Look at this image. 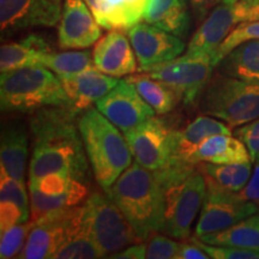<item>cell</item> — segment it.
<instances>
[{"instance_id":"cell-34","label":"cell","mask_w":259,"mask_h":259,"mask_svg":"<svg viewBox=\"0 0 259 259\" xmlns=\"http://www.w3.org/2000/svg\"><path fill=\"white\" fill-rule=\"evenodd\" d=\"M0 202H11L24 212L30 213L24 183L14 179L4 171H0Z\"/></svg>"},{"instance_id":"cell-25","label":"cell","mask_w":259,"mask_h":259,"mask_svg":"<svg viewBox=\"0 0 259 259\" xmlns=\"http://www.w3.org/2000/svg\"><path fill=\"white\" fill-rule=\"evenodd\" d=\"M216 69L226 76L259 85V40L236 46L220 60Z\"/></svg>"},{"instance_id":"cell-1","label":"cell","mask_w":259,"mask_h":259,"mask_svg":"<svg viewBox=\"0 0 259 259\" xmlns=\"http://www.w3.org/2000/svg\"><path fill=\"white\" fill-rule=\"evenodd\" d=\"M70 107H47L34 113L30 120L32 155L29 180L51 173H69L85 181L88 161L76 118Z\"/></svg>"},{"instance_id":"cell-6","label":"cell","mask_w":259,"mask_h":259,"mask_svg":"<svg viewBox=\"0 0 259 259\" xmlns=\"http://www.w3.org/2000/svg\"><path fill=\"white\" fill-rule=\"evenodd\" d=\"M197 106L202 114L236 128L259 119V85L216 71L200 93Z\"/></svg>"},{"instance_id":"cell-39","label":"cell","mask_w":259,"mask_h":259,"mask_svg":"<svg viewBox=\"0 0 259 259\" xmlns=\"http://www.w3.org/2000/svg\"><path fill=\"white\" fill-rule=\"evenodd\" d=\"M238 196L241 199L250 200L259 208V161L254 162V170L241 191H239Z\"/></svg>"},{"instance_id":"cell-29","label":"cell","mask_w":259,"mask_h":259,"mask_svg":"<svg viewBox=\"0 0 259 259\" xmlns=\"http://www.w3.org/2000/svg\"><path fill=\"white\" fill-rule=\"evenodd\" d=\"M103 257L99 247L87 232L82 220V206H77L76 213L67 229L66 238L54 259H95Z\"/></svg>"},{"instance_id":"cell-30","label":"cell","mask_w":259,"mask_h":259,"mask_svg":"<svg viewBox=\"0 0 259 259\" xmlns=\"http://www.w3.org/2000/svg\"><path fill=\"white\" fill-rule=\"evenodd\" d=\"M196 166L204 177L232 192H239L244 189L252 174L251 161L233 164L199 162Z\"/></svg>"},{"instance_id":"cell-28","label":"cell","mask_w":259,"mask_h":259,"mask_svg":"<svg viewBox=\"0 0 259 259\" xmlns=\"http://www.w3.org/2000/svg\"><path fill=\"white\" fill-rule=\"evenodd\" d=\"M126 79L135 84L141 96L151 106L157 115L169 114L176 109L179 102L183 101L179 92L173 87L158 79L151 78L145 73L141 72L135 76H130Z\"/></svg>"},{"instance_id":"cell-41","label":"cell","mask_w":259,"mask_h":259,"mask_svg":"<svg viewBox=\"0 0 259 259\" xmlns=\"http://www.w3.org/2000/svg\"><path fill=\"white\" fill-rule=\"evenodd\" d=\"M210 258L205 251H203L196 242L183 240L178 250L176 259H208Z\"/></svg>"},{"instance_id":"cell-19","label":"cell","mask_w":259,"mask_h":259,"mask_svg":"<svg viewBox=\"0 0 259 259\" xmlns=\"http://www.w3.org/2000/svg\"><path fill=\"white\" fill-rule=\"evenodd\" d=\"M124 30L113 29L99 38L93 51L97 70L112 77H122L138 71L134 47Z\"/></svg>"},{"instance_id":"cell-33","label":"cell","mask_w":259,"mask_h":259,"mask_svg":"<svg viewBox=\"0 0 259 259\" xmlns=\"http://www.w3.org/2000/svg\"><path fill=\"white\" fill-rule=\"evenodd\" d=\"M248 40H259V21L244 22L232 30L231 34L220 45L212 57L213 65H218L223 57L227 56L236 46Z\"/></svg>"},{"instance_id":"cell-21","label":"cell","mask_w":259,"mask_h":259,"mask_svg":"<svg viewBox=\"0 0 259 259\" xmlns=\"http://www.w3.org/2000/svg\"><path fill=\"white\" fill-rule=\"evenodd\" d=\"M150 0H90L97 23L107 30H128L141 22Z\"/></svg>"},{"instance_id":"cell-8","label":"cell","mask_w":259,"mask_h":259,"mask_svg":"<svg viewBox=\"0 0 259 259\" xmlns=\"http://www.w3.org/2000/svg\"><path fill=\"white\" fill-rule=\"evenodd\" d=\"M179 122L178 114L153 116L124 134L136 162L149 170H161L169 166Z\"/></svg>"},{"instance_id":"cell-20","label":"cell","mask_w":259,"mask_h":259,"mask_svg":"<svg viewBox=\"0 0 259 259\" xmlns=\"http://www.w3.org/2000/svg\"><path fill=\"white\" fill-rule=\"evenodd\" d=\"M232 127L210 115H199L174 135V147L169 164H191V157L205 139L216 135H232Z\"/></svg>"},{"instance_id":"cell-32","label":"cell","mask_w":259,"mask_h":259,"mask_svg":"<svg viewBox=\"0 0 259 259\" xmlns=\"http://www.w3.org/2000/svg\"><path fill=\"white\" fill-rule=\"evenodd\" d=\"M35 222L32 220L14 226L12 228L2 233L0 240V258L10 259L17 258L18 254L23 250L25 242Z\"/></svg>"},{"instance_id":"cell-42","label":"cell","mask_w":259,"mask_h":259,"mask_svg":"<svg viewBox=\"0 0 259 259\" xmlns=\"http://www.w3.org/2000/svg\"><path fill=\"white\" fill-rule=\"evenodd\" d=\"M108 258H119V259H143L147 258V245L142 242L130 245L124 250L116 252L114 254L108 255Z\"/></svg>"},{"instance_id":"cell-38","label":"cell","mask_w":259,"mask_h":259,"mask_svg":"<svg viewBox=\"0 0 259 259\" xmlns=\"http://www.w3.org/2000/svg\"><path fill=\"white\" fill-rule=\"evenodd\" d=\"M29 221V213L11 202H0V232Z\"/></svg>"},{"instance_id":"cell-3","label":"cell","mask_w":259,"mask_h":259,"mask_svg":"<svg viewBox=\"0 0 259 259\" xmlns=\"http://www.w3.org/2000/svg\"><path fill=\"white\" fill-rule=\"evenodd\" d=\"M78 128L94 178L107 193L132 164L127 142L119 128L93 107L78 116Z\"/></svg>"},{"instance_id":"cell-5","label":"cell","mask_w":259,"mask_h":259,"mask_svg":"<svg viewBox=\"0 0 259 259\" xmlns=\"http://www.w3.org/2000/svg\"><path fill=\"white\" fill-rule=\"evenodd\" d=\"M0 106L5 113L34 114L47 107H70L58 76L38 65L2 72Z\"/></svg>"},{"instance_id":"cell-18","label":"cell","mask_w":259,"mask_h":259,"mask_svg":"<svg viewBox=\"0 0 259 259\" xmlns=\"http://www.w3.org/2000/svg\"><path fill=\"white\" fill-rule=\"evenodd\" d=\"M61 85L70 101V108L82 114L92 108L119 83L116 77L108 76L100 70H88L72 74H58Z\"/></svg>"},{"instance_id":"cell-17","label":"cell","mask_w":259,"mask_h":259,"mask_svg":"<svg viewBox=\"0 0 259 259\" xmlns=\"http://www.w3.org/2000/svg\"><path fill=\"white\" fill-rule=\"evenodd\" d=\"M101 25L84 0H64L58 29V45L61 50H83L101 37Z\"/></svg>"},{"instance_id":"cell-31","label":"cell","mask_w":259,"mask_h":259,"mask_svg":"<svg viewBox=\"0 0 259 259\" xmlns=\"http://www.w3.org/2000/svg\"><path fill=\"white\" fill-rule=\"evenodd\" d=\"M42 66L57 74H72L97 69L90 51H67L60 53L52 51L42 58Z\"/></svg>"},{"instance_id":"cell-27","label":"cell","mask_w":259,"mask_h":259,"mask_svg":"<svg viewBox=\"0 0 259 259\" xmlns=\"http://www.w3.org/2000/svg\"><path fill=\"white\" fill-rule=\"evenodd\" d=\"M197 238L209 245L233 246L259 251V212L222 231Z\"/></svg>"},{"instance_id":"cell-10","label":"cell","mask_w":259,"mask_h":259,"mask_svg":"<svg viewBox=\"0 0 259 259\" xmlns=\"http://www.w3.org/2000/svg\"><path fill=\"white\" fill-rule=\"evenodd\" d=\"M204 179L206 194L194 229L196 236L220 232L259 212V208L254 203L241 199L238 192L223 189L206 177Z\"/></svg>"},{"instance_id":"cell-15","label":"cell","mask_w":259,"mask_h":259,"mask_svg":"<svg viewBox=\"0 0 259 259\" xmlns=\"http://www.w3.org/2000/svg\"><path fill=\"white\" fill-rule=\"evenodd\" d=\"M77 206L53 210L35 221L23 250L17 258H53L66 238L67 229L76 213Z\"/></svg>"},{"instance_id":"cell-45","label":"cell","mask_w":259,"mask_h":259,"mask_svg":"<svg viewBox=\"0 0 259 259\" xmlns=\"http://www.w3.org/2000/svg\"><path fill=\"white\" fill-rule=\"evenodd\" d=\"M84 2H85V3H87V4H88V3L90 2V0H84Z\"/></svg>"},{"instance_id":"cell-2","label":"cell","mask_w":259,"mask_h":259,"mask_svg":"<svg viewBox=\"0 0 259 259\" xmlns=\"http://www.w3.org/2000/svg\"><path fill=\"white\" fill-rule=\"evenodd\" d=\"M131 223L142 241L163 232V189L157 170L135 162L106 193Z\"/></svg>"},{"instance_id":"cell-23","label":"cell","mask_w":259,"mask_h":259,"mask_svg":"<svg viewBox=\"0 0 259 259\" xmlns=\"http://www.w3.org/2000/svg\"><path fill=\"white\" fill-rule=\"evenodd\" d=\"M143 18L180 38L189 35L191 16L187 0H150Z\"/></svg>"},{"instance_id":"cell-9","label":"cell","mask_w":259,"mask_h":259,"mask_svg":"<svg viewBox=\"0 0 259 259\" xmlns=\"http://www.w3.org/2000/svg\"><path fill=\"white\" fill-rule=\"evenodd\" d=\"M215 65L209 54H191L154 66L139 67L138 71L151 78L158 79L173 87L183 97L186 106L197 103V100L212 76Z\"/></svg>"},{"instance_id":"cell-44","label":"cell","mask_w":259,"mask_h":259,"mask_svg":"<svg viewBox=\"0 0 259 259\" xmlns=\"http://www.w3.org/2000/svg\"><path fill=\"white\" fill-rule=\"evenodd\" d=\"M238 2H239V0H222L223 4H229V5H234Z\"/></svg>"},{"instance_id":"cell-12","label":"cell","mask_w":259,"mask_h":259,"mask_svg":"<svg viewBox=\"0 0 259 259\" xmlns=\"http://www.w3.org/2000/svg\"><path fill=\"white\" fill-rule=\"evenodd\" d=\"M259 21V5L248 8L238 2L234 5H218L206 16L191 37L186 53L213 57L220 45L234 28L244 22Z\"/></svg>"},{"instance_id":"cell-37","label":"cell","mask_w":259,"mask_h":259,"mask_svg":"<svg viewBox=\"0 0 259 259\" xmlns=\"http://www.w3.org/2000/svg\"><path fill=\"white\" fill-rule=\"evenodd\" d=\"M234 136L246 145L251 161H259V119L239 126L234 130Z\"/></svg>"},{"instance_id":"cell-22","label":"cell","mask_w":259,"mask_h":259,"mask_svg":"<svg viewBox=\"0 0 259 259\" xmlns=\"http://www.w3.org/2000/svg\"><path fill=\"white\" fill-rule=\"evenodd\" d=\"M28 158V132L24 125L10 122L2 130L0 171L24 183Z\"/></svg>"},{"instance_id":"cell-13","label":"cell","mask_w":259,"mask_h":259,"mask_svg":"<svg viewBox=\"0 0 259 259\" xmlns=\"http://www.w3.org/2000/svg\"><path fill=\"white\" fill-rule=\"evenodd\" d=\"M64 0H0L2 38L31 28L59 23Z\"/></svg>"},{"instance_id":"cell-40","label":"cell","mask_w":259,"mask_h":259,"mask_svg":"<svg viewBox=\"0 0 259 259\" xmlns=\"http://www.w3.org/2000/svg\"><path fill=\"white\" fill-rule=\"evenodd\" d=\"M222 0H190L193 17L197 24H200L206 18L212 9H215Z\"/></svg>"},{"instance_id":"cell-7","label":"cell","mask_w":259,"mask_h":259,"mask_svg":"<svg viewBox=\"0 0 259 259\" xmlns=\"http://www.w3.org/2000/svg\"><path fill=\"white\" fill-rule=\"evenodd\" d=\"M82 220L103 257L142 242L128 220L107 194L95 191L88 196L82 205Z\"/></svg>"},{"instance_id":"cell-43","label":"cell","mask_w":259,"mask_h":259,"mask_svg":"<svg viewBox=\"0 0 259 259\" xmlns=\"http://www.w3.org/2000/svg\"><path fill=\"white\" fill-rule=\"evenodd\" d=\"M240 3H242V4L246 6H248V8L259 5V0H240Z\"/></svg>"},{"instance_id":"cell-4","label":"cell","mask_w":259,"mask_h":259,"mask_svg":"<svg viewBox=\"0 0 259 259\" xmlns=\"http://www.w3.org/2000/svg\"><path fill=\"white\" fill-rule=\"evenodd\" d=\"M157 171L163 189V233L186 240L205 199V179L193 164H169Z\"/></svg>"},{"instance_id":"cell-16","label":"cell","mask_w":259,"mask_h":259,"mask_svg":"<svg viewBox=\"0 0 259 259\" xmlns=\"http://www.w3.org/2000/svg\"><path fill=\"white\" fill-rule=\"evenodd\" d=\"M141 67L154 66L180 57L185 51L183 38L149 23H137L127 30Z\"/></svg>"},{"instance_id":"cell-36","label":"cell","mask_w":259,"mask_h":259,"mask_svg":"<svg viewBox=\"0 0 259 259\" xmlns=\"http://www.w3.org/2000/svg\"><path fill=\"white\" fill-rule=\"evenodd\" d=\"M180 242L171 240L166 236L155 234L149 239L147 246V258L149 259H171L176 258Z\"/></svg>"},{"instance_id":"cell-14","label":"cell","mask_w":259,"mask_h":259,"mask_svg":"<svg viewBox=\"0 0 259 259\" xmlns=\"http://www.w3.org/2000/svg\"><path fill=\"white\" fill-rule=\"evenodd\" d=\"M96 108L122 134L132 131L156 114L141 96L135 84L126 78L119 80L111 92L99 100Z\"/></svg>"},{"instance_id":"cell-24","label":"cell","mask_w":259,"mask_h":259,"mask_svg":"<svg viewBox=\"0 0 259 259\" xmlns=\"http://www.w3.org/2000/svg\"><path fill=\"white\" fill-rule=\"evenodd\" d=\"M251 161L246 145L232 135H216L199 144L191 157V164L196 166L199 162L216 164H233Z\"/></svg>"},{"instance_id":"cell-35","label":"cell","mask_w":259,"mask_h":259,"mask_svg":"<svg viewBox=\"0 0 259 259\" xmlns=\"http://www.w3.org/2000/svg\"><path fill=\"white\" fill-rule=\"evenodd\" d=\"M205 251L210 258L213 259H259V251L248 250V248L233 247V246L209 245L199 240L197 236L191 239Z\"/></svg>"},{"instance_id":"cell-26","label":"cell","mask_w":259,"mask_h":259,"mask_svg":"<svg viewBox=\"0 0 259 259\" xmlns=\"http://www.w3.org/2000/svg\"><path fill=\"white\" fill-rule=\"evenodd\" d=\"M52 50L45 40L37 35H30L22 42L3 44L0 48V71L24 69L42 65V58Z\"/></svg>"},{"instance_id":"cell-11","label":"cell","mask_w":259,"mask_h":259,"mask_svg":"<svg viewBox=\"0 0 259 259\" xmlns=\"http://www.w3.org/2000/svg\"><path fill=\"white\" fill-rule=\"evenodd\" d=\"M29 194L30 220L35 222L53 210L79 205L88 198V187L69 173H51L29 180Z\"/></svg>"}]
</instances>
